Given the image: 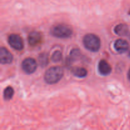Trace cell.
<instances>
[{"label": "cell", "instance_id": "6da1fadb", "mask_svg": "<svg viewBox=\"0 0 130 130\" xmlns=\"http://www.w3.org/2000/svg\"><path fill=\"white\" fill-rule=\"evenodd\" d=\"M63 70L60 66H53L46 71L44 74V81L47 84L53 85L61 80L63 76Z\"/></svg>", "mask_w": 130, "mask_h": 130}, {"label": "cell", "instance_id": "7a4b0ae2", "mask_svg": "<svg viewBox=\"0 0 130 130\" xmlns=\"http://www.w3.org/2000/svg\"><path fill=\"white\" fill-rule=\"evenodd\" d=\"M83 44L88 50L92 52H96L100 50L101 41L99 36L94 34H87L83 39Z\"/></svg>", "mask_w": 130, "mask_h": 130}, {"label": "cell", "instance_id": "3957f363", "mask_svg": "<svg viewBox=\"0 0 130 130\" xmlns=\"http://www.w3.org/2000/svg\"><path fill=\"white\" fill-rule=\"evenodd\" d=\"M73 30L70 25L67 24H58L53 27L51 30V34L54 37L57 38L66 39L72 35Z\"/></svg>", "mask_w": 130, "mask_h": 130}, {"label": "cell", "instance_id": "277c9868", "mask_svg": "<svg viewBox=\"0 0 130 130\" xmlns=\"http://www.w3.org/2000/svg\"><path fill=\"white\" fill-rule=\"evenodd\" d=\"M38 67V63L33 58H27L22 62V69L27 74L34 73Z\"/></svg>", "mask_w": 130, "mask_h": 130}, {"label": "cell", "instance_id": "5b68a950", "mask_svg": "<svg viewBox=\"0 0 130 130\" xmlns=\"http://www.w3.org/2000/svg\"><path fill=\"white\" fill-rule=\"evenodd\" d=\"M10 46L16 50L20 51L24 48V42L19 35L17 34H11L8 39Z\"/></svg>", "mask_w": 130, "mask_h": 130}, {"label": "cell", "instance_id": "8992f818", "mask_svg": "<svg viewBox=\"0 0 130 130\" xmlns=\"http://www.w3.org/2000/svg\"><path fill=\"white\" fill-rule=\"evenodd\" d=\"M13 55L6 48L0 49V62L1 64H10L13 61Z\"/></svg>", "mask_w": 130, "mask_h": 130}, {"label": "cell", "instance_id": "52a82bcc", "mask_svg": "<svg viewBox=\"0 0 130 130\" xmlns=\"http://www.w3.org/2000/svg\"><path fill=\"white\" fill-rule=\"evenodd\" d=\"M42 35L39 32L32 31L28 36V43L31 46H36L41 42Z\"/></svg>", "mask_w": 130, "mask_h": 130}, {"label": "cell", "instance_id": "ba28073f", "mask_svg": "<svg viewBox=\"0 0 130 130\" xmlns=\"http://www.w3.org/2000/svg\"><path fill=\"white\" fill-rule=\"evenodd\" d=\"M114 47L118 53H124L129 49V44L124 39H118L114 43Z\"/></svg>", "mask_w": 130, "mask_h": 130}, {"label": "cell", "instance_id": "9c48e42d", "mask_svg": "<svg viewBox=\"0 0 130 130\" xmlns=\"http://www.w3.org/2000/svg\"><path fill=\"white\" fill-rule=\"evenodd\" d=\"M99 73L102 76H107L112 72V68L109 63L105 60H101L98 66Z\"/></svg>", "mask_w": 130, "mask_h": 130}, {"label": "cell", "instance_id": "30bf717a", "mask_svg": "<svg viewBox=\"0 0 130 130\" xmlns=\"http://www.w3.org/2000/svg\"><path fill=\"white\" fill-rule=\"evenodd\" d=\"M114 32L120 36H125L129 34V27L125 24H119L114 28Z\"/></svg>", "mask_w": 130, "mask_h": 130}, {"label": "cell", "instance_id": "8fae6325", "mask_svg": "<svg viewBox=\"0 0 130 130\" xmlns=\"http://www.w3.org/2000/svg\"><path fill=\"white\" fill-rule=\"evenodd\" d=\"M71 72L72 74L78 78H84L86 77L88 74V71L84 67H74L71 69Z\"/></svg>", "mask_w": 130, "mask_h": 130}, {"label": "cell", "instance_id": "7c38bea8", "mask_svg": "<svg viewBox=\"0 0 130 130\" xmlns=\"http://www.w3.org/2000/svg\"><path fill=\"white\" fill-rule=\"evenodd\" d=\"M81 53L79 50L77 49V48L72 49L70 53V56L67 58V60H66V63L69 66L71 65V63L79 58V57H81Z\"/></svg>", "mask_w": 130, "mask_h": 130}, {"label": "cell", "instance_id": "4fadbf2b", "mask_svg": "<svg viewBox=\"0 0 130 130\" xmlns=\"http://www.w3.org/2000/svg\"><path fill=\"white\" fill-rule=\"evenodd\" d=\"M14 95V90L11 86H7L4 90L3 97L5 100H10Z\"/></svg>", "mask_w": 130, "mask_h": 130}, {"label": "cell", "instance_id": "5bb4252c", "mask_svg": "<svg viewBox=\"0 0 130 130\" xmlns=\"http://www.w3.org/2000/svg\"><path fill=\"white\" fill-rule=\"evenodd\" d=\"M48 61H49V59H48V54L43 53L39 55L38 57V62H39V64L42 67H46L48 65Z\"/></svg>", "mask_w": 130, "mask_h": 130}, {"label": "cell", "instance_id": "9a60e30c", "mask_svg": "<svg viewBox=\"0 0 130 130\" xmlns=\"http://www.w3.org/2000/svg\"><path fill=\"white\" fill-rule=\"evenodd\" d=\"M62 55L60 51L57 50L52 54L51 59L53 62H58L62 60Z\"/></svg>", "mask_w": 130, "mask_h": 130}, {"label": "cell", "instance_id": "2e32d148", "mask_svg": "<svg viewBox=\"0 0 130 130\" xmlns=\"http://www.w3.org/2000/svg\"><path fill=\"white\" fill-rule=\"evenodd\" d=\"M128 79H129V81L130 82V69H129V71H128Z\"/></svg>", "mask_w": 130, "mask_h": 130}, {"label": "cell", "instance_id": "e0dca14e", "mask_svg": "<svg viewBox=\"0 0 130 130\" xmlns=\"http://www.w3.org/2000/svg\"><path fill=\"white\" fill-rule=\"evenodd\" d=\"M129 56L130 57V50H129Z\"/></svg>", "mask_w": 130, "mask_h": 130}]
</instances>
